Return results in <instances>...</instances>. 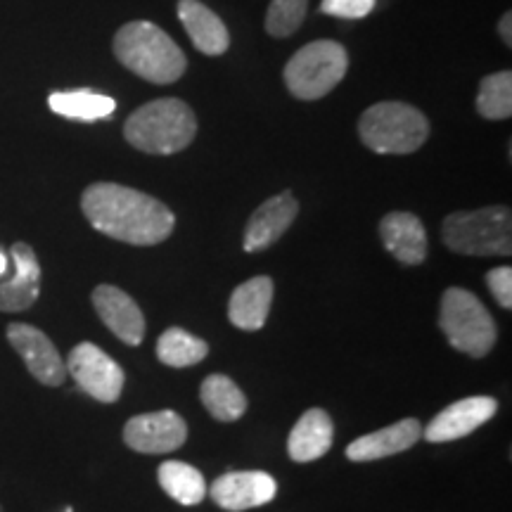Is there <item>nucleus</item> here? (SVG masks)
<instances>
[{"label":"nucleus","instance_id":"nucleus-23","mask_svg":"<svg viewBox=\"0 0 512 512\" xmlns=\"http://www.w3.org/2000/svg\"><path fill=\"white\" fill-rule=\"evenodd\" d=\"M159 486L181 505H200L207 496L202 472L181 460H166L157 470Z\"/></svg>","mask_w":512,"mask_h":512},{"label":"nucleus","instance_id":"nucleus-2","mask_svg":"<svg viewBox=\"0 0 512 512\" xmlns=\"http://www.w3.org/2000/svg\"><path fill=\"white\" fill-rule=\"evenodd\" d=\"M114 55L128 72L157 86L176 83L188 67L183 50L176 46L174 38L145 19L128 22L117 31Z\"/></svg>","mask_w":512,"mask_h":512},{"label":"nucleus","instance_id":"nucleus-17","mask_svg":"<svg viewBox=\"0 0 512 512\" xmlns=\"http://www.w3.org/2000/svg\"><path fill=\"white\" fill-rule=\"evenodd\" d=\"M420 439L422 425L415 418H406L396 422V425H389L384 430H377L373 434H366V437L351 441L347 448V458L354 460V463H370V460H380L408 451Z\"/></svg>","mask_w":512,"mask_h":512},{"label":"nucleus","instance_id":"nucleus-11","mask_svg":"<svg viewBox=\"0 0 512 512\" xmlns=\"http://www.w3.org/2000/svg\"><path fill=\"white\" fill-rule=\"evenodd\" d=\"M498 411V403L491 396H467L444 408L430 425L422 427V437L432 444H446V441L463 439L472 434L484 422H489Z\"/></svg>","mask_w":512,"mask_h":512},{"label":"nucleus","instance_id":"nucleus-28","mask_svg":"<svg viewBox=\"0 0 512 512\" xmlns=\"http://www.w3.org/2000/svg\"><path fill=\"white\" fill-rule=\"evenodd\" d=\"M486 285L489 292L494 294V299L503 309H512V268L510 266H498L494 271L486 273Z\"/></svg>","mask_w":512,"mask_h":512},{"label":"nucleus","instance_id":"nucleus-24","mask_svg":"<svg viewBox=\"0 0 512 512\" xmlns=\"http://www.w3.org/2000/svg\"><path fill=\"white\" fill-rule=\"evenodd\" d=\"M209 354L207 342L200 337L190 335L183 328H169L157 339V356L164 366L171 368H190L204 361Z\"/></svg>","mask_w":512,"mask_h":512},{"label":"nucleus","instance_id":"nucleus-5","mask_svg":"<svg viewBox=\"0 0 512 512\" xmlns=\"http://www.w3.org/2000/svg\"><path fill=\"white\" fill-rule=\"evenodd\" d=\"M441 240L456 254L465 256H510L512 254V214L508 207H484L456 211L446 216Z\"/></svg>","mask_w":512,"mask_h":512},{"label":"nucleus","instance_id":"nucleus-16","mask_svg":"<svg viewBox=\"0 0 512 512\" xmlns=\"http://www.w3.org/2000/svg\"><path fill=\"white\" fill-rule=\"evenodd\" d=\"M384 249L403 266H420L427 259V233L422 221L408 211H392L380 221Z\"/></svg>","mask_w":512,"mask_h":512},{"label":"nucleus","instance_id":"nucleus-4","mask_svg":"<svg viewBox=\"0 0 512 512\" xmlns=\"http://www.w3.org/2000/svg\"><path fill=\"white\" fill-rule=\"evenodd\" d=\"M358 136L377 155H413L430 138V121L406 102H377L361 114Z\"/></svg>","mask_w":512,"mask_h":512},{"label":"nucleus","instance_id":"nucleus-18","mask_svg":"<svg viewBox=\"0 0 512 512\" xmlns=\"http://www.w3.org/2000/svg\"><path fill=\"white\" fill-rule=\"evenodd\" d=\"M178 17H181V24L188 31L192 46L200 50L202 55L216 57L230 48L226 24L200 0H181L178 3Z\"/></svg>","mask_w":512,"mask_h":512},{"label":"nucleus","instance_id":"nucleus-12","mask_svg":"<svg viewBox=\"0 0 512 512\" xmlns=\"http://www.w3.org/2000/svg\"><path fill=\"white\" fill-rule=\"evenodd\" d=\"M278 494V482L268 472H228L211 484L209 496L228 512H245L271 503Z\"/></svg>","mask_w":512,"mask_h":512},{"label":"nucleus","instance_id":"nucleus-15","mask_svg":"<svg viewBox=\"0 0 512 512\" xmlns=\"http://www.w3.org/2000/svg\"><path fill=\"white\" fill-rule=\"evenodd\" d=\"M10 256L15 273L10 280L0 283V311L19 313L31 309L41 294V264L27 242H15Z\"/></svg>","mask_w":512,"mask_h":512},{"label":"nucleus","instance_id":"nucleus-26","mask_svg":"<svg viewBox=\"0 0 512 512\" xmlns=\"http://www.w3.org/2000/svg\"><path fill=\"white\" fill-rule=\"evenodd\" d=\"M309 0H271L266 12V31L275 38L292 36L304 24Z\"/></svg>","mask_w":512,"mask_h":512},{"label":"nucleus","instance_id":"nucleus-10","mask_svg":"<svg viewBox=\"0 0 512 512\" xmlns=\"http://www.w3.org/2000/svg\"><path fill=\"white\" fill-rule=\"evenodd\" d=\"M8 342L22 356L24 366L38 382L46 384V387H60L64 382L67 366H64L60 351L55 349L46 332L27 323H10Z\"/></svg>","mask_w":512,"mask_h":512},{"label":"nucleus","instance_id":"nucleus-20","mask_svg":"<svg viewBox=\"0 0 512 512\" xmlns=\"http://www.w3.org/2000/svg\"><path fill=\"white\" fill-rule=\"evenodd\" d=\"M332 439H335V427H332L330 415L323 408H311L292 427L287 453L294 463H311L330 451Z\"/></svg>","mask_w":512,"mask_h":512},{"label":"nucleus","instance_id":"nucleus-31","mask_svg":"<svg viewBox=\"0 0 512 512\" xmlns=\"http://www.w3.org/2000/svg\"><path fill=\"white\" fill-rule=\"evenodd\" d=\"M64 512H72V508H67V510H64Z\"/></svg>","mask_w":512,"mask_h":512},{"label":"nucleus","instance_id":"nucleus-27","mask_svg":"<svg viewBox=\"0 0 512 512\" xmlns=\"http://www.w3.org/2000/svg\"><path fill=\"white\" fill-rule=\"evenodd\" d=\"M375 10V0H323L320 12L323 15L342 17V19H361Z\"/></svg>","mask_w":512,"mask_h":512},{"label":"nucleus","instance_id":"nucleus-22","mask_svg":"<svg viewBox=\"0 0 512 512\" xmlns=\"http://www.w3.org/2000/svg\"><path fill=\"white\" fill-rule=\"evenodd\" d=\"M50 110L60 117L76 119V121H98L112 117L117 110V100L110 95H102L95 91H60L48 98Z\"/></svg>","mask_w":512,"mask_h":512},{"label":"nucleus","instance_id":"nucleus-29","mask_svg":"<svg viewBox=\"0 0 512 512\" xmlns=\"http://www.w3.org/2000/svg\"><path fill=\"white\" fill-rule=\"evenodd\" d=\"M498 34H501L505 46H512V15L510 12H505L501 17V22H498Z\"/></svg>","mask_w":512,"mask_h":512},{"label":"nucleus","instance_id":"nucleus-7","mask_svg":"<svg viewBox=\"0 0 512 512\" xmlns=\"http://www.w3.org/2000/svg\"><path fill=\"white\" fill-rule=\"evenodd\" d=\"M349 55L337 41H313L287 62V91L299 100H320L344 79Z\"/></svg>","mask_w":512,"mask_h":512},{"label":"nucleus","instance_id":"nucleus-19","mask_svg":"<svg viewBox=\"0 0 512 512\" xmlns=\"http://www.w3.org/2000/svg\"><path fill=\"white\" fill-rule=\"evenodd\" d=\"M273 302V280L268 275H256L230 294L228 318L235 328L254 332L266 325Z\"/></svg>","mask_w":512,"mask_h":512},{"label":"nucleus","instance_id":"nucleus-13","mask_svg":"<svg viewBox=\"0 0 512 512\" xmlns=\"http://www.w3.org/2000/svg\"><path fill=\"white\" fill-rule=\"evenodd\" d=\"M297 214L299 202L294 200L290 190L280 192V195L266 200L261 207H256L254 214L249 216L245 240H242L245 252H264V249L275 245L297 219Z\"/></svg>","mask_w":512,"mask_h":512},{"label":"nucleus","instance_id":"nucleus-14","mask_svg":"<svg viewBox=\"0 0 512 512\" xmlns=\"http://www.w3.org/2000/svg\"><path fill=\"white\" fill-rule=\"evenodd\" d=\"M93 306L102 323L128 347H138L145 337V318L131 294L114 285H98L93 290Z\"/></svg>","mask_w":512,"mask_h":512},{"label":"nucleus","instance_id":"nucleus-8","mask_svg":"<svg viewBox=\"0 0 512 512\" xmlns=\"http://www.w3.org/2000/svg\"><path fill=\"white\" fill-rule=\"evenodd\" d=\"M64 366L79 384V389L93 396L95 401L114 403L124 392V370L114 358L91 342L76 344Z\"/></svg>","mask_w":512,"mask_h":512},{"label":"nucleus","instance_id":"nucleus-21","mask_svg":"<svg viewBox=\"0 0 512 512\" xmlns=\"http://www.w3.org/2000/svg\"><path fill=\"white\" fill-rule=\"evenodd\" d=\"M200 399L211 418L233 422L245 415L247 396L228 375H209L200 387Z\"/></svg>","mask_w":512,"mask_h":512},{"label":"nucleus","instance_id":"nucleus-6","mask_svg":"<svg viewBox=\"0 0 512 512\" xmlns=\"http://www.w3.org/2000/svg\"><path fill=\"white\" fill-rule=\"evenodd\" d=\"M439 328L453 349L472 358H484L498 339L491 313L479 297L463 287H448L441 297Z\"/></svg>","mask_w":512,"mask_h":512},{"label":"nucleus","instance_id":"nucleus-30","mask_svg":"<svg viewBox=\"0 0 512 512\" xmlns=\"http://www.w3.org/2000/svg\"><path fill=\"white\" fill-rule=\"evenodd\" d=\"M8 268H10V264H8V254L0 252V278H3V275L8 273Z\"/></svg>","mask_w":512,"mask_h":512},{"label":"nucleus","instance_id":"nucleus-9","mask_svg":"<svg viewBox=\"0 0 512 512\" xmlns=\"http://www.w3.org/2000/svg\"><path fill=\"white\" fill-rule=\"evenodd\" d=\"M185 439H188V425L174 411L136 415L124 427L126 446L147 456L174 453L185 444Z\"/></svg>","mask_w":512,"mask_h":512},{"label":"nucleus","instance_id":"nucleus-3","mask_svg":"<svg viewBox=\"0 0 512 512\" xmlns=\"http://www.w3.org/2000/svg\"><path fill=\"white\" fill-rule=\"evenodd\" d=\"M195 136V112L178 98L147 102L124 124V138L147 155H174V152L185 150Z\"/></svg>","mask_w":512,"mask_h":512},{"label":"nucleus","instance_id":"nucleus-25","mask_svg":"<svg viewBox=\"0 0 512 512\" xmlns=\"http://www.w3.org/2000/svg\"><path fill=\"white\" fill-rule=\"evenodd\" d=\"M477 112L484 119L501 121L512 117V74L496 72L479 81Z\"/></svg>","mask_w":512,"mask_h":512},{"label":"nucleus","instance_id":"nucleus-1","mask_svg":"<svg viewBox=\"0 0 512 512\" xmlns=\"http://www.w3.org/2000/svg\"><path fill=\"white\" fill-rule=\"evenodd\" d=\"M81 211L98 233L136 247L159 245L176 228L174 211L164 202L119 183H93L86 188Z\"/></svg>","mask_w":512,"mask_h":512}]
</instances>
